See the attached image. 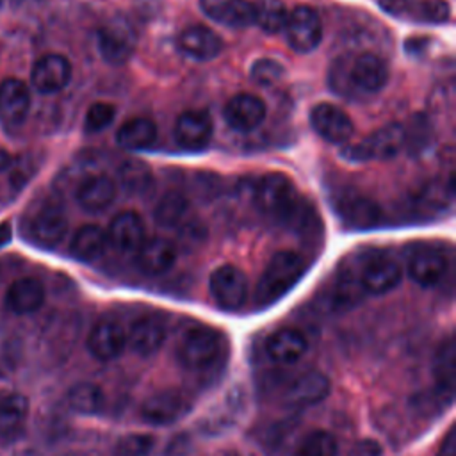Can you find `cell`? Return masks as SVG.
Instances as JSON below:
<instances>
[{"label": "cell", "instance_id": "obj_1", "mask_svg": "<svg viewBox=\"0 0 456 456\" xmlns=\"http://www.w3.org/2000/svg\"><path fill=\"white\" fill-rule=\"evenodd\" d=\"M303 260L297 253L281 249L276 251L267 262L255 290V299L258 305L265 306L278 301L287 294L303 274Z\"/></svg>", "mask_w": 456, "mask_h": 456}, {"label": "cell", "instance_id": "obj_2", "mask_svg": "<svg viewBox=\"0 0 456 456\" xmlns=\"http://www.w3.org/2000/svg\"><path fill=\"white\" fill-rule=\"evenodd\" d=\"M256 207L269 217L290 219L299 205L294 182L281 173H269L260 178L255 189Z\"/></svg>", "mask_w": 456, "mask_h": 456}, {"label": "cell", "instance_id": "obj_3", "mask_svg": "<svg viewBox=\"0 0 456 456\" xmlns=\"http://www.w3.org/2000/svg\"><path fill=\"white\" fill-rule=\"evenodd\" d=\"M223 351V337L210 328H192L178 342V360L183 367L201 370L210 367Z\"/></svg>", "mask_w": 456, "mask_h": 456}, {"label": "cell", "instance_id": "obj_4", "mask_svg": "<svg viewBox=\"0 0 456 456\" xmlns=\"http://www.w3.org/2000/svg\"><path fill=\"white\" fill-rule=\"evenodd\" d=\"M401 150H404V125L388 123L374 130L358 144L349 146L344 151V157L356 162L387 160L395 157Z\"/></svg>", "mask_w": 456, "mask_h": 456}, {"label": "cell", "instance_id": "obj_5", "mask_svg": "<svg viewBox=\"0 0 456 456\" xmlns=\"http://www.w3.org/2000/svg\"><path fill=\"white\" fill-rule=\"evenodd\" d=\"M283 32L294 52L310 53L322 39V23L312 7L297 5L289 12Z\"/></svg>", "mask_w": 456, "mask_h": 456}, {"label": "cell", "instance_id": "obj_6", "mask_svg": "<svg viewBox=\"0 0 456 456\" xmlns=\"http://www.w3.org/2000/svg\"><path fill=\"white\" fill-rule=\"evenodd\" d=\"M210 296L223 310H239L248 297V278L232 264L219 265L208 280Z\"/></svg>", "mask_w": 456, "mask_h": 456}, {"label": "cell", "instance_id": "obj_7", "mask_svg": "<svg viewBox=\"0 0 456 456\" xmlns=\"http://www.w3.org/2000/svg\"><path fill=\"white\" fill-rule=\"evenodd\" d=\"M137 36L125 20L109 21L98 30V52L102 59L112 66H121L134 55Z\"/></svg>", "mask_w": 456, "mask_h": 456}, {"label": "cell", "instance_id": "obj_8", "mask_svg": "<svg viewBox=\"0 0 456 456\" xmlns=\"http://www.w3.org/2000/svg\"><path fill=\"white\" fill-rule=\"evenodd\" d=\"M401 278H403V271L397 260L388 255L376 253L363 262L360 269L358 283L362 290H365L367 294L379 296L395 289L401 283Z\"/></svg>", "mask_w": 456, "mask_h": 456}, {"label": "cell", "instance_id": "obj_9", "mask_svg": "<svg viewBox=\"0 0 456 456\" xmlns=\"http://www.w3.org/2000/svg\"><path fill=\"white\" fill-rule=\"evenodd\" d=\"M310 126L314 132L328 142L342 144L353 135V121L346 110L333 103H317L310 110Z\"/></svg>", "mask_w": 456, "mask_h": 456}, {"label": "cell", "instance_id": "obj_10", "mask_svg": "<svg viewBox=\"0 0 456 456\" xmlns=\"http://www.w3.org/2000/svg\"><path fill=\"white\" fill-rule=\"evenodd\" d=\"M379 5L392 16L419 23H445L451 18L445 0H379Z\"/></svg>", "mask_w": 456, "mask_h": 456}, {"label": "cell", "instance_id": "obj_11", "mask_svg": "<svg viewBox=\"0 0 456 456\" xmlns=\"http://www.w3.org/2000/svg\"><path fill=\"white\" fill-rule=\"evenodd\" d=\"M71 80V64L61 53H46L39 57L30 71V82L41 94L62 91Z\"/></svg>", "mask_w": 456, "mask_h": 456}, {"label": "cell", "instance_id": "obj_12", "mask_svg": "<svg viewBox=\"0 0 456 456\" xmlns=\"http://www.w3.org/2000/svg\"><path fill=\"white\" fill-rule=\"evenodd\" d=\"M191 410L189 399L176 390H160L150 395L141 406V417L153 426L173 424Z\"/></svg>", "mask_w": 456, "mask_h": 456}, {"label": "cell", "instance_id": "obj_13", "mask_svg": "<svg viewBox=\"0 0 456 456\" xmlns=\"http://www.w3.org/2000/svg\"><path fill=\"white\" fill-rule=\"evenodd\" d=\"M265 103L251 93H239L232 96L223 107V118L228 126L237 132H251L265 119Z\"/></svg>", "mask_w": 456, "mask_h": 456}, {"label": "cell", "instance_id": "obj_14", "mask_svg": "<svg viewBox=\"0 0 456 456\" xmlns=\"http://www.w3.org/2000/svg\"><path fill=\"white\" fill-rule=\"evenodd\" d=\"M173 134L178 146L185 150H203L208 146L214 134L212 118L205 110H185L176 118Z\"/></svg>", "mask_w": 456, "mask_h": 456}, {"label": "cell", "instance_id": "obj_15", "mask_svg": "<svg viewBox=\"0 0 456 456\" xmlns=\"http://www.w3.org/2000/svg\"><path fill=\"white\" fill-rule=\"evenodd\" d=\"M349 84L363 93H378L388 82V66L376 53L363 52L356 55L347 69Z\"/></svg>", "mask_w": 456, "mask_h": 456}, {"label": "cell", "instance_id": "obj_16", "mask_svg": "<svg viewBox=\"0 0 456 456\" xmlns=\"http://www.w3.org/2000/svg\"><path fill=\"white\" fill-rule=\"evenodd\" d=\"M330 394V379L317 370L305 372L296 378L283 394V404L292 410H301L321 403Z\"/></svg>", "mask_w": 456, "mask_h": 456}, {"label": "cell", "instance_id": "obj_17", "mask_svg": "<svg viewBox=\"0 0 456 456\" xmlns=\"http://www.w3.org/2000/svg\"><path fill=\"white\" fill-rule=\"evenodd\" d=\"M126 346V335L123 328L110 319L98 321L87 337L89 353L102 362H109L118 358Z\"/></svg>", "mask_w": 456, "mask_h": 456}, {"label": "cell", "instance_id": "obj_18", "mask_svg": "<svg viewBox=\"0 0 456 456\" xmlns=\"http://www.w3.org/2000/svg\"><path fill=\"white\" fill-rule=\"evenodd\" d=\"M200 9L207 18L224 27L244 28L255 23L253 2L249 0H200Z\"/></svg>", "mask_w": 456, "mask_h": 456}, {"label": "cell", "instance_id": "obj_19", "mask_svg": "<svg viewBox=\"0 0 456 456\" xmlns=\"http://www.w3.org/2000/svg\"><path fill=\"white\" fill-rule=\"evenodd\" d=\"M107 240L121 253L137 251L144 242V223L139 214L123 210L116 214L107 228Z\"/></svg>", "mask_w": 456, "mask_h": 456}, {"label": "cell", "instance_id": "obj_20", "mask_svg": "<svg viewBox=\"0 0 456 456\" xmlns=\"http://www.w3.org/2000/svg\"><path fill=\"white\" fill-rule=\"evenodd\" d=\"M137 267L151 276L162 274L169 271L176 260V248L166 237H151L144 239V242L135 251Z\"/></svg>", "mask_w": 456, "mask_h": 456}, {"label": "cell", "instance_id": "obj_21", "mask_svg": "<svg viewBox=\"0 0 456 456\" xmlns=\"http://www.w3.org/2000/svg\"><path fill=\"white\" fill-rule=\"evenodd\" d=\"M264 347L271 362L280 365H292L303 358L308 342L301 331L292 328H281L269 335Z\"/></svg>", "mask_w": 456, "mask_h": 456}, {"label": "cell", "instance_id": "obj_22", "mask_svg": "<svg viewBox=\"0 0 456 456\" xmlns=\"http://www.w3.org/2000/svg\"><path fill=\"white\" fill-rule=\"evenodd\" d=\"M178 46L196 61H212L223 52V39L205 25H191L180 32Z\"/></svg>", "mask_w": 456, "mask_h": 456}, {"label": "cell", "instance_id": "obj_23", "mask_svg": "<svg viewBox=\"0 0 456 456\" xmlns=\"http://www.w3.org/2000/svg\"><path fill=\"white\" fill-rule=\"evenodd\" d=\"M30 110V91L20 78L0 82V119L7 125H20Z\"/></svg>", "mask_w": 456, "mask_h": 456}, {"label": "cell", "instance_id": "obj_24", "mask_svg": "<svg viewBox=\"0 0 456 456\" xmlns=\"http://www.w3.org/2000/svg\"><path fill=\"white\" fill-rule=\"evenodd\" d=\"M447 265H449L447 256L442 251L424 248V249H417L408 258L406 269H408L410 278L415 283H419L422 287H431L444 278Z\"/></svg>", "mask_w": 456, "mask_h": 456}, {"label": "cell", "instance_id": "obj_25", "mask_svg": "<svg viewBox=\"0 0 456 456\" xmlns=\"http://www.w3.org/2000/svg\"><path fill=\"white\" fill-rule=\"evenodd\" d=\"M45 303V287L32 276L14 280L5 292V306L18 315L32 314Z\"/></svg>", "mask_w": 456, "mask_h": 456}, {"label": "cell", "instance_id": "obj_26", "mask_svg": "<svg viewBox=\"0 0 456 456\" xmlns=\"http://www.w3.org/2000/svg\"><path fill=\"white\" fill-rule=\"evenodd\" d=\"M75 198L86 212H102L114 201L116 185L107 175H91L78 183Z\"/></svg>", "mask_w": 456, "mask_h": 456}, {"label": "cell", "instance_id": "obj_27", "mask_svg": "<svg viewBox=\"0 0 456 456\" xmlns=\"http://www.w3.org/2000/svg\"><path fill=\"white\" fill-rule=\"evenodd\" d=\"M164 338H166V328L162 321L153 315H146L132 322L126 342L130 349L139 356H150L160 349Z\"/></svg>", "mask_w": 456, "mask_h": 456}, {"label": "cell", "instance_id": "obj_28", "mask_svg": "<svg viewBox=\"0 0 456 456\" xmlns=\"http://www.w3.org/2000/svg\"><path fill=\"white\" fill-rule=\"evenodd\" d=\"M68 232V219L57 207H45L32 221V237L43 248L57 246Z\"/></svg>", "mask_w": 456, "mask_h": 456}, {"label": "cell", "instance_id": "obj_29", "mask_svg": "<svg viewBox=\"0 0 456 456\" xmlns=\"http://www.w3.org/2000/svg\"><path fill=\"white\" fill-rule=\"evenodd\" d=\"M433 376L442 397L451 401L456 383V344L452 337H447L438 346L433 360Z\"/></svg>", "mask_w": 456, "mask_h": 456}, {"label": "cell", "instance_id": "obj_30", "mask_svg": "<svg viewBox=\"0 0 456 456\" xmlns=\"http://www.w3.org/2000/svg\"><path fill=\"white\" fill-rule=\"evenodd\" d=\"M30 404L28 399L18 392H11L0 397V436H16L28 417Z\"/></svg>", "mask_w": 456, "mask_h": 456}, {"label": "cell", "instance_id": "obj_31", "mask_svg": "<svg viewBox=\"0 0 456 456\" xmlns=\"http://www.w3.org/2000/svg\"><path fill=\"white\" fill-rule=\"evenodd\" d=\"M107 233L96 224H84L80 226L69 244V251L77 260L93 262L100 258L107 248Z\"/></svg>", "mask_w": 456, "mask_h": 456}, {"label": "cell", "instance_id": "obj_32", "mask_svg": "<svg viewBox=\"0 0 456 456\" xmlns=\"http://www.w3.org/2000/svg\"><path fill=\"white\" fill-rule=\"evenodd\" d=\"M157 139V126L146 118H132L125 121L116 132V142L123 150H144Z\"/></svg>", "mask_w": 456, "mask_h": 456}, {"label": "cell", "instance_id": "obj_33", "mask_svg": "<svg viewBox=\"0 0 456 456\" xmlns=\"http://www.w3.org/2000/svg\"><path fill=\"white\" fill-rule=\"evenodd\" d=\"M155 221L162 228H180L191 221V207L183 194L167 192L155 208Z\"/></svg>", "mask_w": 456, "mask_h": 456}, {"label": "cell", "instance_id": "obj_34", "mask_svg": "<svg viewBox=\"0 0 456 456\" xmlns=\"http://www.w3.org/2000/svg\"><path fill=\"white\" fill-rule=\"evenodd\" d=\"M66 401L68 406L80 415H96L103 408L105 395L94 383H77L68 390Z\"/></svg>", "mask_w": 456, "mask_h": 456}, {"label": "cell", "instance_id": "obj_35", "mask_svg": "<svg viewBox=\"0 0 456 456\" xmlns=\"http://www.w3.org/2000/svg\"><path fill=\"white\" fill-rule=\"evenodd\" d=\"M255 23L267 34L283 32L287 23V5L283 0H255L253 2Z\"/></svg>", "mask_w": 456, "mask_h": 456}, {"label": "cell", "instance_id": "obj_36", "mask_svg": "<svg viewBox=\"0 0 456 456\" xmlns=\"http://www.w3.org/2000/svg\"><path fill=\"white\" fill-rule=\"evenodd\" d=\"M118 178L121 187L130 194H141L148 189L151 182V171L146 162L130 159L125 160L118 169Z\"/></svg>", "mask_w": 456, "mask_h": 456}, {"label": "cell", "instance_id": "obj_37", "mask_svg": "<svg viewBox=\"0 0 456 456\" xmlns=\"http://www.w3.org/2000/svg\"><path fill=\"white\" fill-rule=\"evenodd\" d=\"M338 207L342 216L356 226H370L376 223L379 216L378 205L372 200H367L363 196H351L340 201Z\"/></svg>", "mask_w": 456, "mask_h": 456}, {"label": "cell", "instance_id": "obj_38", "mask_svg": "<svg viewBox=\"0 0 456 456\" xmlns=\"http://www.w3.org/2000/svg\"><path fill=\"white\" fill-rule=\"evenodd\" d=\"M337 451L338 445L335 436L328 431L315 429L299 440L296 456H337Z\"/></svg>", "mask_w": 456, "mask_h": 456}, {"label": "cell", "instance_id": "obj_39", "mask_svg": "<svg viewBox=\"0 0 456 456\" xmlns=\"http://www.w3.org/2000/svg\"><path fill=\"white\" fill-rule=\"evenodd\" d=\"M116 118V107L107 102L93 103L84 116V130L89 134H96L105 130Z\"/></svg>", "mask_w": 456, "mask_h": 456}, {"label": "cell", "instance_id": "obj_40", "mask_svg": "<svg viewBox=\"0 0 456 456\" xmlns=\"http://www.w3.org/2000/svg\"><path fill=\"white\" fill-rule=\"evenodd\" d=\"M153 447V436L146 433H130L118 440L116 456H148Z\"/></svg>", "mask_w": 456, "mask_h": 456}, {"label": "cell", "instance_id": "obj_41", "mask_svg": "<svg viewBox=\"0 0 456 456\" xmlns=\"http://www.w3.org/2000/svg\"><path fill=\"white\" fill-rule=\"evenodd\" d=\"M281 75H283V68L280 66V62H276L273 59H258L251 66V78L264 86H269V84L280 80Z\"/></svg>", "mask_w": 456, "mask_h": 456}, {"label": "cell", "instance_id": "obj_42", "mask_svg": "<svg viewBox=\"0 0 456 456\" xmlns=\"http://www.w3.org/2000/svg\"><path fill=\"white\" fill-rule=\"evenodd\" d=\"M436 456H456V431L452 426L447 429L445 436L442 438Z\"/></svg>", "mask_w": 456, "mask_h": 456}, {"label": "cell", "instance_id": "obj_43", "mask_svg": "<svg viewBox=\"0 0 456 456\" xmlns=\"http://www.w3.org/2000/svg\"><path fill=\"white\" fill-rule=\"evenodd\" d=\"M11 166H12V155L7 150L0 148V171L9 169Z\"/></svg>", "mask_w": 456, "mask_h": 456}, {"label": "cell", "instance_id": "obj_44", "mask_svg": "<svg viewBox=\"0 0 456 456\" xmlns=\"http://www.w3.org/2000/svg\"><path fill=\"white\" fill-rule=\"evenodd\" d=\"M11 240V224L0 223V248Z\"/></svg>", "mask_w": 456, "mask_h": 456}]
</instances>
